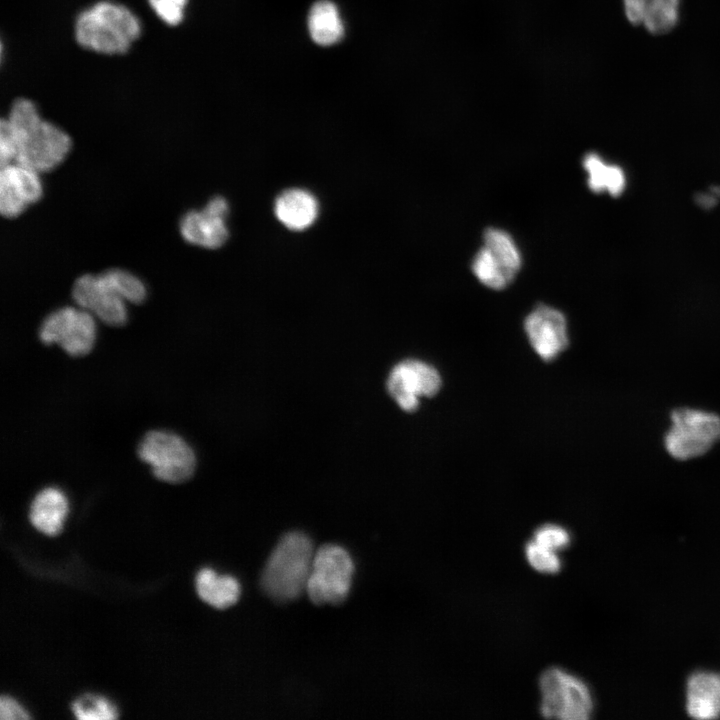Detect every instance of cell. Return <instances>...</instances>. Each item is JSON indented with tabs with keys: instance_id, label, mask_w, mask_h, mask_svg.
Returning <instances> with one entry per match:
<instances>
[{
	"instance_id": "cell-1",
	"label": "cell",
	"mask_w": 720,
	"mask_h": 720,
	"mask_svg": "<svg viewBox=\"0 0 720 720\" xmlns=\"http://www.w3.org/2000/svg\"><path fill=\"white\" fill-rule=\"evenodd\" d=\"M141 31L138 17L126 6L111 1H99L83 10L74 26L80 46L108 55L128 51Z\"/></svg>"
},
{
	"instance_id": "cell-2",
	"label": "cell",
	"mask_w": 720,
	"mask_h": 720,
	"mask_svg": "<svg viewBox=\"0 0 720 720\" xmlns=\"http://www.w3.org/2000/svg\"><path fill=\"white\" fill-rule=\"evenodd\" d=\"M315 549L304 533L285 534L273 549L261 574V587L273 600L291 601L306 592Z\"/></svg>"
},
{
	"instance_id": "cell-3",
	"label": "cell",
	"mask_w": 720,
	"mask_h": 720,
	"mask_svg": "<svg viewBox=\"0 0 720 720\" xmlns=\"http://www.w3.org/2000/svg\"><path fill=\"white\" fill-rule=\"evenodd\" d=\"M720 441V416L698 408L672 412L664 435V447L676 460L687 461L709 452Z\"/></svg>"
},
{
	"instance_id": "cell-4",
	"label": "cell",
	"mask_w": 720,
	"mask_h": 720,
	"mask_svg": "<svg viewBox=\"0 0 720 720\" xmlns=\"http://www.w3.org/2000/svg\"><path fill=\"white\" fill-rule=\"evenodd\" d=\"M539 711L545 718L587 720L593 712L588 685L561 667H549L539 677Z\"/></svg>"
},
{
	"instance_id": "cell-5",
	"label": "cell",
	"mask_w": 720,
	"mask_h": 720,
	"mask_svg": "<svg viewBox=\"0 0 720 720\" xmlns=\"http://www.w3.org/2000/svg\"><path fill=\"white\" fill-rule=\"evenodd\" d=\"M137 454L151 466L157 479L167 483H183L195 471L194 451L184 439L172 432L148 431L138 444Z\"/></svg>"
},
{
	"instance_id": "cell-6",
	"label": "cell",
	"mask_w": 720,
	"mask_h": 720,
	"mask_svg": "<svg viewBox=\"0 0 720 720\" xmlns=\"http://www.w3.org/2000/svg\"><path fill=\"white\" fill-rule=\"evenodd\" d=\"M353 573L350 554L339 545L325 544L315 551L306 593L317 605L339 604L350 592Z\"/></svg>"
},
{
	"instance_id": "cell-7",
	"label": "cell",
	"mask_w": 720,
	"mask_h": 720,
	"mask_svg": "<svg viewBox=\"0 0 720 720\" xmlns=\"http://www.w3.org/2000/svg\"><path fill=\"white\" fill-rule=\"evenodd\" d=\"M39 338L45 345L58 344L71 357H82L94 346L95 322L87 310L61 307L44 318Z\"/></svg>"
},
{
	"instance_id": "cell-8",
	"label": "cell",
	"mask_w": 720,
	"mask_h": 720,
	"mask_svg": "<svg viewBox=\"0 0 720 720\" xmlns=\"http://www.w3.org/2000/svg\"><path fill=\"white\" fill-rule=\"evenodd\" d=\"M69 135L55 124L42 119L19 143L16 163L48 172L58 166L71 149Z\"/></svg>"
},
{
	"instance_id": "cell-9",
	"label": "cell",
	"mask_w": 720,
	"mask_h": 720,
	"mask_svg": "<svg viewBox=\"0 0 720 720\" xmlns=\"http://www.w3.org/2000/svg\"><path fill=\"white\" fill-rule=\"evenodd\" d=\"M442 381L432 365L408 359L398 363L387 380V389L403 410L412 412L419 405L421 397H432L440 390Z\"/></svg>"
},
{
	"instance_id": "cell-10",
	"label": "cell",
	"mask_w": 720,
	"mask_h": 720,
	"mask_svg": "<svg viewBox=\"0 0 720 720\" xmlns=\"http://www.w3.org/2000/svg\"><path fill=\"white\" fill-rule=\"evenodd\" d=\"M72 298L108 326L120 327L127 322L125 300L108 286L100 274H84L77 278L72 286Z\"/></svg>"
},
{
	"instance_id": "cell-11",
	"label": "cell",
	"mask_w": 720,
	"mask_h": 720,
	"mask_svg": "<svg viewBox=\"0 0 720 720\" xmlns=\"http://www.w3.org/2000/svg\"><path fill=\"white\" fill-rule=\"evenodd\" d=\"M530 345L544 361H552L569 343L566 318L559 310L547 305L535 307L524 321Z\"/></svg>"
},
{
	"instance_id": "cell-12",
	"label": "cell",
	"mask_w": 720,
	"mask_h": 720,
	"mask_svg": "<svg viewBox=\"0 0 720 720\" xmlns=\"http://www.w3.org/2000/svg\"><path fill=\"white\" fill-rule=\"evenodd\" d=\"M228 211V203L221 196L209 200L202 211H188L180 220L182 237L187 242L204 248L221 247L229 235L225 222Z\"/></svg>"
},
{
	"instance_id": "cell-13",
	"label": "cell",
	"mask_w": 720,
	"mask_h": 720,
	"mask_svg": "<svg viewBox=\"0 0 720 720\" xmlns=\"http://www.w3.org/2000/svg\"><path fill=\"white\" fill-rule=\"evenodd\" d=\"M686 708L696 719H714L720 716V673L699 671L687 682Z\"/></svg>"
},
{
	"instance_id": "cell-14",
	"label": "cell",
	"mask_w": 720,
	"mask_h": 720,
	"mask_svg": "<svg viewBox=\"0 0 720 720\" xmlns=\"http://www.w3.org/2000/svg\"><path fill=\"white\" fill-rule=\"evenodd\" d=\"M274 213L288 229L302 231L310 227L318 217L319 204L309 191L292 188L276 198Z\"/></svg>"
},
{
	"instance_id": "cell-15",
	"label": "cell",
	"mask_w": 720,
	"mask_h": 720,
	"mask_svg": "<svg viewBox=\"0 0 720 720\" xmlns=\"http://www.w3.org/2000/svg\"><path fill=\"white\" fill-rule=\"evenodd\" d=\"M627 19L649 32L670 31L678 19L679 0H623Z\"/></svg>"
},
{
	"instance_id": "cell-16",
	"label": "cell",
	"mask_w": 720,
	"mask_h": 720,
	"mask_svg": "<svg viewBox=\"0 0 720 720\" xmlns=\"http://www.w3.org/2000/svg\"><path fill=\"white\" fill-rule=\"evenodd\" d=\"M68 513V502L64 493L55 487L39 491L30 505L29 520L40 532L54 536L63 527Z\"/></svg>"
},
{
	"instance_id": "cell-17",
	"label": "cell",
	"mask_w": 720,
	"mask_h": 720,
	"mask_svg": "<svg viewBox=\"0 0 720 720\" xmlns=\"http://www.w3.org/2000/svg\"><path fill=\"white\" fill-rule=\"evenodd\" d=\"M196 591L207 604L225 609L234 605L240 596V584L230 575H219L211 568L201 569L195 579Z\"/></svg>"
},
{
	"instance_id": "cell-18",
	"label": "cell",
	"mask_w": 720,
	"mask_h": 720,
	"mask_svg": "<svg viewBox=\"0 0 720 720\" xmlns=\"http://www.w3.org/2000/svg\"><path fill=\"white\" fill-rule=\"evenodd\" d=\"M308 29L312 40L322 46L340 41L344 35V26L339 11L328 0L316 2L308 16Z\"/></svg>"
},
{
	"instance_id": "cell-19",
	"label": "cell",
	"mask_w": 720,
	"mask_h": 720,
	"mask_svg": "<svg viewBox=\"0 0 720 720\" xmlns=\"http://www.w3.org/2000/svg\"><path fill=\"white\" fill-rule=\"evenodd\" d=\"M483 239V246L511 282L521 266V255L514 240L507 232L497 228L487 229Z\"/></svg>"
},
{
	"instance_id": "cell-20",
	"label": "cell",
	"mask_w": 720,
	"mask_h": 720,
	"mask_svg": "<svg viewBox=\"0 0 720 720\" xmlns=\"http://www.w3.org/2000/svg\"><path fill=\"white\" fill-rule=\"evenodd\" d=\"M583 165L588 173V186L593 192H608L613 197L623 192L626 181L620 167L606 164L595 153L587 154L583 159Z\"/></svg>"
},
{
	"instance_id": "cell-21",
	"label": "cell",
	"mask_w": 720,
	"mask_h": 720,
	"mask_svg": "<svg viewBox=\"0 0 720 720\" xmlns=\"http://www.w3.org/2000/svg\"><path fill=\"white\" fill-rule=\"evenodd\" d=\"M101 277L119 296L132 304L144 302L147 291L144 283L132 273L113 268L102 272Z\"/></svg>"
},
{
	"instance_id": "cell-22",
	"label": "cell",
	"mask_w": 720,
	"mask_h": 720,
	"mask_svg": "<svg viewBox=\"0 0 720 720\" xmlns=\"http://www.w3.org/2000/svg\"><path fill=\"white\" fill-rule=\"evenodd\" d=\"M28 203L17 184L9 164L1 167L0 173V212L6 218L19 216Z\"/></svg>"
},
{
	"instance_id": "cell-23",
	"label": "cell",
	"mask_w": 720,
	"mask_h": 720,
	"mask_svg": "<svg viewBox=\"0 0 720 720\" xmlns=\"http://www.w3.org/2000/svg\"><path fill=\"white\" fill-rule=\"evenodd\" d=\"M76 718L80 720H108L116 719V707L105 697L86 694L77 698L71 705Z\"/></svg>"
},
{
	"instance_id": "cell-24",
	"label": "cell",
	"mask_w": 720,
	"mask_h": 720,
	"mask_svg": "<svg viewBox=\"0 0 720 720\" xmlns=\"http://www.w3.org/2000/svg\"><path fill=\"white\" fill-rule=\"evenodd\" d=\"M524 555L529 566L539 573L556 574L562 568V559L558 552L532 539L525 543Z\"/></svg>"
},
{
	"instance_id": "cell-25",
	"label": "cell",
	"mask_w": 720,
	"mask_h": 720,
	"mask_svg": "<svg viewBox=\"0 0 720 720\" xmlns=\"http://www.w3.org/2000/svg\"><path fill=\"white\" fill-rule=\"evenodd\" d=\"M472 271L482 284L491 289H503L510 283L484 246L472 261Z\"/></svg>"
},
{
	"instance_id": "cell-26",
	"label": "cell",
	"mask_w": 720,
	"mask_h": 720,
	"mask_svg": "<svg viewBox=\"0 0 720 720\" xmlns=\"http://www.w3.org/2000/svg\"><path fill=\"white\" fill-rule=\"evenodd\" d=\"M532 540L559 553L571 545L572 535L562 525L546 523L534 530Z\"/></svg>"
},
{
	"instance_id": "cell-27",
	"label": "cell",
	"mask_w": 720,
	"mask_h": 720,
	"mask_svg": "<svg viewBox=\"0 0 720 720\" xmlns=\"http://www.w3.org/2000/svg\"><path fill=\"white\" fill-rule=\"evenodd\" d=\"M9 165L28 205L37 202L42 195L38 172L18 163Z\"/></svg>"
},
{
	"instance_id": "cell-28",
	"label": "cell",
	"mask_w": 720,
	"mask_h": 720,
	"mask_svg": "<svg viewBox=\"0 0 720 720\" xmlns=\"http://www.w3.org/2000/svg\"><path fill=\"white\" fill-rule=\"evenodd\" d=\"M188 0H148L155 14L168 25H177L184 18Z\"/></svg>"
},
{
	"instance_id": "cell-29",
	"label": "cell",
	"mask_w": 720,
	"mask_h": 720,
	"mask_svg": "<svg viewBox=\"0 0 720 720\" xmlns=\"http://www.w3.org/2000/svg\"><path fill=\"white\" fill-rule=\"evenodd\" d=\"M17 155L16 142L6 124L5 119L0 122V160L1 167L10 164L11 160H15Z\"/></svg>"
},
{
	"instance_id": "cell-30",
	"label": "cell",
	"mask_w": 720,
	"mask_h": 720,
	"mask_svg": "<svg viewBox=\"0 0 720 720\" xmlns=\"http://www.w3.org/2000/svg\"><path fill=\"white\" fill-rule=\"evenodd\" d=\"M0 718L2 720H26L29 719L27 712L9 696H2L0 699Z\"/></svg>"
},
{
	"instance_id": "cell-31",
	"label": "cell",
	"mask_w": 720,
	"mask_h": 720,
	"mask_svg": "<svg viewBox=\"0 0 720 720\" xmlns=\"http://www.w3.org/2000/svg\"><path fill=\"white\" fill-rule=\"evenodd\" d=\"M697 201L702 207L709 208L716 203L717 198L712 195L702 194L697 197Z\"/></svg>"
}]
</instances>
